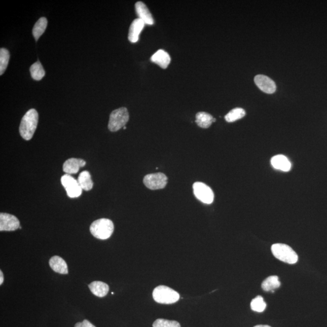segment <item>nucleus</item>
<instances>
[{
  "label": "nucleus",
  "mask_w": 327,
  "mask_h": 327,
  "mask_svg": "<svg viewBox=\"0 0 327 327\" xmlns=\"http://www.w3.org/2000/svg\"><path fill=\"white\" fill-rule=\"evenodd\" d=\"M196 198L204 204H211L214 200V193L208 185L203 182H196L193 185Z\"/></svg>",
  "instance_id": "6"
},
{
  "label": "nucleus",
  "mask_w": 327,
  "mask_h": 327,
  "mask_svg": "<svg viewBox=\"0 0 327 327\" xmlns=\"http://www.w3.org/2000/svg\"><path fill=\"white\" fill-rule=\"evenodd\" d=\"M3 281H4L3 273H2L1 270H0V285H2V283H3Z\"/></svg>",
  "instance_id": "28"
},
{
  "label": "nucleus",
  "mask_w": 327,
  "mask_h": 327,
  "mask_svg": "<svg viewBox=\"0 0 327 327\" xmlns=\"http://www.w3.org/2000/svg\"><path fill=\"white\" fill-rule=\"evenodd\" d=\"M143 182L149 189H162L167 184V177L163 173L148 174L144 178Z\"/></svg>",
  "instance_id": "8"
},
{
  "label": "nucleus",
  "mask_w": 327,
  "mask_h": 327,
  "mask_svg": "<svg viewBox=\"0 0 327 327\" xmlns=\"http://www.w3.org/2000/svg\"><path fill=\"white\" fill-rule=\"evenodd\" d=\"M20 227V223L18 218L14 215L5 213L0 214V231H15Z\"/></svg>",
  "instance_id": "9"
},
{
  "label": "nucleus",
  "mask_w": 327,
  "mask_h": 327,
  "mask_svg": "<svg viewBox=\"0 0 327 327\" xmlns=\"http://www.w3.org/2000/svg\"><path fill=\"white\" fill-rule=\"evenodd\" d=\"M50 268L56 273L67 275L68 273V265L62 257L54 256L49 260Z\"/></svg>",
  "instance_id": "15"
},
{
  "label": "nucleus",
  "mask_w": 327,
  "mask_h": 327,
  "mask_svg": "<svg viewBox=\"0 0 327 327\" xmlns=\"http://www.w3.org/2000/svg\"><path fill=\"white\" fill-rule=\"evenodd\" d=\"M129 114L127 109L121 108L113 110L111 113L108 128L111 132H116L125 127L129 121Z\"/></svg>",
  "instance_id": "5"
},
{
  "label": "nucleus",
  "mask_w": 327,
  "mask_h": 327,
  "mask_svg": "<svg viewBox=\"0 0 327 327\" xmlns=\"http://www.w3.org/2000/svg\"><path fill=\"white\" fill-rule=\"evenodd\" d=\"M153 297L156 302L163 304H174L180 298L178 292L165 286L156 287L153 291Z\"/></svg>",
  "instance_id": "3"
},
{
  "label": "nucleus",
  "mask_w": 327,
  "mask_h": 327,
  "mask_svg": "<svg viewBox=\"0 0 327 327\" xmlns=\"http://www.w3.org/2000/svg\"><path fill=\"white\" fill-rule=\"evenodd\" d=\"M47 20L45 17H41L37 21L36 25H34L33 34L36 40L37 41L42 34L44 33L47 28Z\"/></svg>",
  "instance_id": "21"
},
{
  "label": "nucleus",
  "mask_w": 327,
  "mask_h": 327,
  "mask_svg": "<svg viewBox=\"0 0 327 327\" xmlns=\"http://www.w3.org/2000/svg\"><path fill=\"white\" fill-rule=\"evenodd\" d=\"M274 256L281 261L294 264L298 260V256L291 247L284 244H275L272 246Z\"/></svg>",
  "instance_id": "4"
},
{
  "label": "nucleus",
  "mask_w": 327,
  "mask_h": 327,
  "mask_svg": "<svg viewBox=\"0 0 327 327\" xmlns=\"http://www.w3.org/2000/svg\"><path fill=\"white\" fill-rule=\"evenodd\" d=\"M38 123V113L36 109H30L21 119L20 126V134L25 140L33 138Z\"/></svg>",
  "instance_id": "1"
},
{
  "label": "nucleus",
  "mask_w": 327,
  "mask_h": 327,
  "mask_svg": "<svg viewBox=\"0 0 327 327\" xmlns=\"http://www.w3.org/2000/svg\"><path fill=\"white\" fill-rule=\"evenodd\" d=\"M61 182L65 187L69 198H78L81 195L82 188L79 185L78 181L71 177L70 175L66 174L61 178Z\"/></svg>",
  "instance_id": "7"
},
{
  "label": "nucleus",
  "mask_w": 327,
  "mask_h": 327,
  "mask_svg": "<svg viewBox=\"0 0 327 327\" xmlns=\"http://www.w3.org/2000/svg\"><path fill=\"white\" fill-rule=\"evenodd\" d=\"M78 182L82 189L86 191L91 190L94 185L90 173L87 171L82 172L79 174Z\"/></svg>",
  "instance_id": "20"
},
{
  "label": "nucleus",
  "mask_w": 327,
  "mask_h": 327,
  "mask_svg": "<svg viewBox=\"0 0 327 327\" xmlns=\"http://www.w3.org/2000/svg\"><path fill=\"white\" fill-rule=\"evenodd\" d=\"M254 82L262 92L268 94H272L276 92L275 82L269 77L263 75H257L254 77Z\"/></svg>",
  "instance_id": "10"
},
{
  "label": "nucleus",
  "mask_w": 327,
  "mask_h": 327,
  "mask_svg": "<svg viewBox=\"0 0 327 327\" xmlns=\"http://www.w3.org/2000/svg\"><path fill=\"white\" fill-rule=\"evenodd\" d=\"M90 233L95 238L105 240L109 239L114 231L112 221L106 218L95 220L90 227Z\"/></svg>",
  "instance_id": "2"
},
{
  "label": "nucleus",
  "mask_w": 327,
  "mask_h": 327,
  "mask_svg": "<svg viewBox=\"0 0 327 327\" xmlns=\"http://www.w3.org/2000/svg\"><path fill=\"white\" fill-rule=\"evenodd\" d=\"M75 327H96L90 323L89 321L85 320L82 323H78L75 324Z\"/></svg>",
  "instance_id": "27"
},
{
  "label": "nucleus",
  "mask_w": 327,
  "mask_h": 327,
  "mask_svg": "<svg viewBox=\"0 0 327 327\" xmlns=\"http://www.w3.org/2000/svg\"><path fill=\"white\" fill-rule=\"evenodd\" d=\"M135 9L139 19L147 25H152L154 20L151 13L146 5L142 1H138L135 4Z\"/></svg>",
  "instance_id": "11"
},
{
  "label": "nucleus",
  "mask_w": 327,
  "mask_h": 327,
  "mask_svg": "<svg viewBox=\"0 0 327 327\" xmlns=\"http://www.w3.org/2000/svg\"><path fill=\"white\" fill-rule=\"evenodd\" d=\"M254 327H271L269 326H267V325H258V326H255Z\"/></svg>",
  "instance_id": "29"
},
{
  "label": "nucleus",
  "mask_w": 327,
  "mask_h": 327,
  "mask_svg": "<svg viewBox=\"0 0 327 327\" xmlns=\"http://www.w3.org/2000/svg\"><path fill=\"white\" fill-rule=\"evenodd\" d=\"M281 286V283L277 276H270L263 282L262 288L265 291L275 292V290Z\"/></svg>",
  "instance_id": "18"
},
{
  "label": "nucleus",
  "mask_w": 327,
  "mask_h": 327,
  "mask_svg": "<svg viewBox=\"0 0 327 327\" xmlns=\"http://www.w3.org/2000/svg\"><path fill=\"white\" fill-rule=\"evenodd\" d=\"M246 115V111L242 108H235L228 112L225 116V120L228 123H233L243 118Z\"/></svg>",
  "instance_id": "23"
},
{
  "label": "nucleus",
  "mask_w": 327,
  "mask_h": 327,
  "mask_svg": "<svg viewBox=\"0 0 327 327\" xmlns=\"http://www.w3.org/2000/svg\"><path fill=\"white\" fill-rule=\"evenodd\" d=\"M10 59V54L5 48L0 49V75H2L7 67Z\"/></svg>",
  "instance_id": "24"
},
{
  "label": "nucleus",
  "mask_w": 327,
  "mask_h": 327,
  "mask_svg": "<svg viewBox=\"0 0 327 327\" xmlns=\"http://www.w3.org/2000/svg\"><path fill=\"white\" fill-rule=\"evenodd\" d=\"M271 164L275 169L283 172H289L291 168V164L288 158L283 155L273 156L271 159Z\"/></svg>",
  "instance_id": "13"
},
{
  "label": "nucleus",
  "mask_w": 327,
  "mask_h": 327,
  "mask_svg": "<svg viewBox=\"0 0 327 327\" xmlns=\"http://www.w3.org/2000/svg\"><path fill=\"white\" fill-rule=\"evenodd\" d=\"M251 306L252 310L254 312L261 313L265 310L267 304H266L262 296H257L252 300Z\"/></svg>",
  "instance_id": "25"
},
{
  "label": "nucleus",
  "mask_w": 327,
  "mask_h": 327,
  "mask_svg": "<svg viewBox=\"0 0 327 327\" xmlns=\"http://www.w3.org/2000/svg\"><path fill=\"white\" fill-rule=\"evenodd\" d=\"M145 23L142 20L137 18L133 21L130 25L128 38L131 42H137L139 39V36L145 27Z\"/></svg>",
  "instance_id": "14"
},
{
  "label": "nucleus",
  "mask_w": 327,
  "mask_h": 327,
  "mask_svg": "<svg viewBox=\"0 0 327 327\" xmlns=\"http://www.w3.org/2000/svg\"><path fill=\"white\" fill-rule=\"evenodd\" d=\"M151 61L160 66L161 68L166 69L171 63V57L168 53L163 50H159L155 54L151 56Z\"/></svg>",
  "instance_id": "16"
},
{
  "label": "nucleus",
  "mask_w": 327,
  "mask_h": 327,
  "mask_svg": "<svg viewBox=\"0 0 327 327\" xmlns=\"http://www.w3.org/2000/svg\"><path fill=\"white\" fill-rule=\"evenodd\" d=\"M196 123L201 128L207 129L214 123V118L208 113L199 112L196 115Z\"/></svg>",
  "instance_id": "19"
},
{
  "label": "nucleus",
  "mask_w": 327,
  "mask_h": 327,
  "mask_svg": "<svg viewBox=\"0 0 327 327\" xmlns=\"http://www.w3.org/2000/svg\"><path fill=\"white\" fill-rule=\"evenodd\" d=\"M86 164L83 159L70 158L64 163L63 171L69 175L77 174L79 169L86 166Z\"/></svg>",
  "instance_id": "12"
},
{
  "label": "nucleus",
  "mask_w": 327,
  "mask_h": 327,
  "mask_svg": "<svg viewBox=\"0 0 327 327\" xmlns=\"http://www.w3.org/2000/svg\"><path fill=\"white\" fill-rule=\"evenodd\" d=\"M90 291L96 296L103 297L108 294L109 291V287L107 284L102 281L92 282L89 285Z\"/></svg>",
  "instance_id": "17"
},
{
  "label": "nucleus",
  "mask_w": 327,
  "mask_h": 327,
  "mask_svg": "<svg viewBox=\"0 0 327 327\" xmlns=\"http://www.w3.org/2000/svg\"><path fill=\"white\" fill-rule=\"evenodd\" d=\"M153 327H181V325L177 321L158 319L154 322Z\"/></svg>",
  "instance_id": "26"
},
{
  "label": "nucleus",
  "mask_w": 327,
  "mask_h": 327,
  "mask_svg": "<svg viewBox=\"0 0 327 327\" xmlns=\"http://www.w3.org/2000/svg\"><path fill=\"white\" fill-rule=\"evenodd\" d=\"M31 76L35 80L39 81L45 75V71L40 62L33 64L30 68Z\"/></svg>",
  "instance_id": "22"
}]
</instances>
